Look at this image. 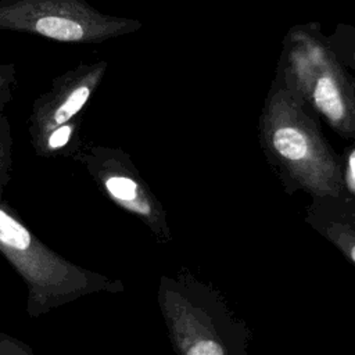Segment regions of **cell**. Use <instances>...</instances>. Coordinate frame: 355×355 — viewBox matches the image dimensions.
Returning a JSON list of instances; mask_svg holds the SVG:
<instances>
[{"label":"cell","mask_w":355,"mask_h":355,"mask_svg":"<svg viewBox=\"0 0 355 355\" xmlns=\"http://www.w3.org/2000/svg\"><path fill=\"white\" fill-rule=\"evenodd\" d=\"M108 62L79 64L55 76L47 92L39 94L28 116V135L37 154L47 137L67 125H82L83 112L100 87Z\"/></svg>","instance_id":"7"},{"label":"cell","mask_w":355,"mask_h":355,"mask_svg":"<svg viewBox=\"0 0 355 355\" xmlns=\"http://www.w3.org/2000/svg\"><path fill=\"white\" fill-rule=\"evenodd\" d=\"M323 232L355 263V227L343 220H327Z\"/></svg>","instance_id":"9"},{"label":"cell","mask_w":355,"mask_h":355,"mask_svg":"<svg viewBox=\"0 0 355 355\" xmlns=\"http://www.w3.org/2000/svg\"><path fill=\"white\" fill-rule=\"evenodd\" d=\"M158 301L178 355H245L239 329L216 298L194 283L164 277Z\"/></svg>","instance_id":"5"},{"label":"cell","mask_w":355,"mask_h":355,"mask_svg":"<svg viewBox=\"0 0 355 355\" xmlns=\"http://www.w3.org/2000/svg\"><path fill=\"white\" fill-rule=\"evenodd\" d=\"M12 98V89L0 93V201L7 184L11 180L12 169V133L11 123L4 114V108Z\"/></svg>","instance_id":"8"},{"label":"cell","mask_w":355,"mask_h":355,"mask_svg":"<svg viewBox=\"0 0 355 355\" xmlns=\"http://www.w3.org/2000/svg\"><path fill=\"white\" fill-rule=\"evenodd\" d=\"M259 137L270 159L313 197H344L341 165L318 115L276 76L259 116Z\"/></svg>","instance_id":"1"},{"label":"cell","mask_w":355,"mask_h":355,"mask_svg":"<svg viewBox=\"0 0 355 355\" xmlns=\"http://www.w3.org/2000/svg\"><path fill=\"white\" fill-rule=\"evenodd\" d=\"M17 80V69L14 64H0V93L14 89Z\"/></svg>","instance_id":"11"},{"label":"cell","mask_w":355,"mask_h":355,"mask_svg":"<svg viewBox=\"0 0 355 355\" xmlns=\"http://www.w3.org/2000/svg\"><path fill=\"white\" fill-rule=\"evenodd\" d=\"M98 190L115 205L139 218L161 240H169L165 212L130 157L118 147L87 144L73 157Z\"/></svg>","instance_id":"6"},{"label":"cell","mask_w":355,"mask_h":355,"mask_svg":"<svg viewBox=\"0 0 355 355\" xmlns=\"http://www.w3.org/2000/svg\"><path fill=\"white\" fill-rule=\"evenodd\" d=\"M0 252L26 284L31 318L86 295L122 288L119 280L82 268L47 247L4 201H0Z\"/></svg>","instance_id":"2"},{"label":"cell","mask_w":355,"mask_h":355,"mask_svg":"<svg viewBox=\"0 0 355 355\" xmlns=\"http://www.w3.org/2000/svg\"><path fill=\"white\" fill-rule=\"evenodd\" d=\"M347 184L355 193V153L351 155L348 161V171H347Z\"/></svg>","instance_id":"12"},{"label":"cell","mask_w":355,"mask_h":355,"mask_svg":"<svg viewBox=\"0 0 355 355\" xmlns=\"http://www.w3.org/2000/svg\"><path fill=\"white\" fill-rule=\"evenodd\" d=\"M283 44L276 78L336 133L355 140V76L340 61L319 24L293 26Z\"/></svg>","instance_id":"3"},{"label":"cell","mask_w":355,"mask_h":355,"mask_svg":"<svg viewBox=\"0 0 355 355\" xmlns=\"http://www.w3.org/2000/svg\"><path fill=\"white\" fill-rule=\"evenodd\" d=\"M0 355H36L24 341L14 336L0 331Z\"/></svg>","instance_id":"10"},{"label":"cell","mask_w":355,"mask_h":355,"mask_svg":"<svg viewBox=\"0 0 355 355\" xmlns=\"http://www.w3.org/2000/svg\"><path fill=\"white\" fill-rule=\"evenodd\" d=\"M143 28L139 19L104 14L87 0H0V31L61 43L100 44Z\"/></svg>","instance_id":"4"}]
</instances>
